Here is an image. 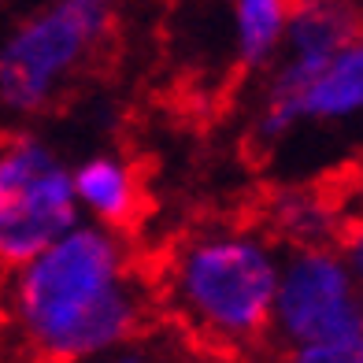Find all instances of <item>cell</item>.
<instances>
[{"mask_svg":"<svg viewBox=\"0 0 363 363\" xmlns=\"http://www.w3.org/2000/svg\"><path fill=\"white\" fill-rule=\"evenodd\" d=\"M334 249H337V256L345 263V271L352 274V282L363 289V216L352 219L349 226L341 230V238H337Z\"/></svg>","mask_w":363,"mask_h":363,"instance_id":"cell-9","label":"cell"},{"mask_svg":"<svg viewBox=\"0 0 363 363\" xmlns=\"http://www.w3.org/2000/svg\"><path fill=\"white\" fill-rule=\"evenodd\" d=\"M82 223L71 167L48 141L15 134L0 145V267L15 271Z\"/></svg>","mask_w":363,"mask_h":363,"instance_id":"cell-5","label":"cell"},{"mask_svg":"<svg viewBox=\"0 0 363 363\" xmlns=\"http://www.w3.org/2000/svg\"><path fill=\"white\" fill-rule=\"evenodd\" d=\"M286 363H363L359 345H319V349L286 352Z\"/></svg>","mask_w":363,"mask_h":363,"instance_id":"cell-10","label":"cell"},{"mask_svg":"<svg viewBox=\"0 0 363 363\" xmlns=\"http://www.w3.org/2000/svg\"><path fill=\"white\" fill-rule=\"evenodd\" d=\"M71 189L82 223L119 234L141 216V182L123 156L96 152L71 167Z\"/></svg>","mask_w":363,"mask_h":363,"instance_id":"cell-7","label":"cell"},{"mask_svg":"<svg viewBox=\"0 0 363 363\" xmlns=\"http://www.w3.org/2000/svg\"><path fill=\"white\" fill-rule=\"evenodd\" d=\"M289 4L282 0H238L230 11V48L238 67L263 71L282 52Z\"/></svg>","mask_w":363,"mask_h":363,"instance_id":"cell-8","label":"cell"},{"mask_svg":"<svg viewBox=\"0 0 363 363\" xmlns=\"http://www.w3.org/2000/svg\"><path fill=\"white\" fill-rule=\"evenodd\" d=\"M96 363H145V356H141V352H134V349H123V352H111V356L96 359Z\"/></svg>","mask_w":363,"mask_h":363,"instance_id":"cell-11","label":"cell"},{"mask_svg":"<svg viewBox=\"0 0 363 363\" xmlns=\"http://www.w3.org/2000/svg\"><path fill=\"white\" fill-rule=\"evenodd\" d=\"M271 337L286 352L319 345L363 349V289L345 271L334 245H308L282 256Z\"/></svg>","mask_w":363,"mask_h":363,"instance_id":"cell-6","label":"cell"},{"mask_svg":"<svg viewBox=\"0 0 363 363\" xmlns=\"http://www.w3.org/2000/svg\"><path fill=\"white\" fill-rule=\"evenodd\" d=\"M148 319L119 234L78 223L41 256L11 271L8 323L34 363H96L123 352Z\"/></svg>","mask_w":363,"mask_h":363,"instance_id":"cell-1","label":"cell"},{"mask_svg":"<svg viewBox=\"0 0 363 363\" xmlns=\"http://www.w3.org/2000/svg\"><path fill=\"white\" fill-rule=\"evenodd\" d=\"M282 252L252 226L216 223L186 234L163 267V304L186 334L245 352L271 334Z\"/></svg>","mask_w":363,"mask_h":363,"instance_id":"cell-2","label":"cell"},{"mask_svg":"<svg viewBox=\"0 0 363 363\" xmlns=\"http://www.w3.org/2000/svg\"><path fill=\"white\" fill-rule=\"evenodd\" d=\"M115 30L101 0H60L11 30L0 45V104L15 115L45 111L96 60Z\"/></svg>","mask_w":363,"mask_h":363,"instance_id":"cell-3","label":"cell"},{"mask_svg":"<svg viewBox=\"0 0 363 363\" xmlns=\"http://www.w3.org/2000/svg\"><path fill=\"white\" fill-rule=\"evenodd\" d=\"M363 119V30L334 52H278L259 93L252 134L259 145H282L304 126H349Z\"/></svg>","mask_w":363,"mask_h":363,"instance_id":"cell-4","label":"cell"}]
</instances>
